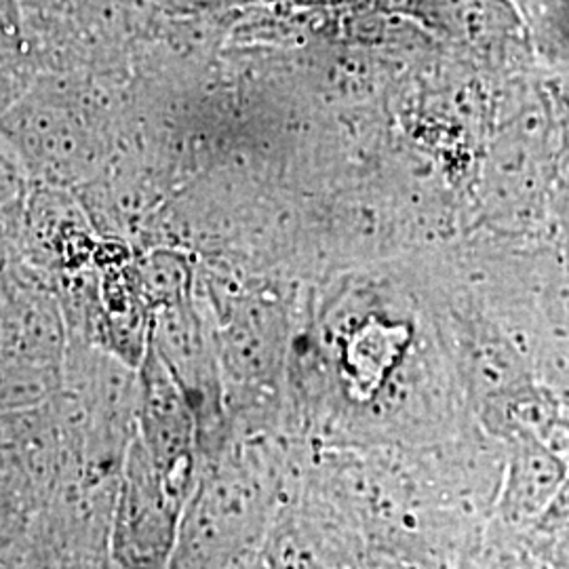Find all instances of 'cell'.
Masks as SVG:
<instances>
[{
    "mask_svg": "<svg viewBox=\"0 0 569 569\" xmlns=\"http://www.w3.org/2000/svg\"><path fill=\"white\" fill-rule=\"evenodd\" d=\"M566 475L557 453L536 439L523 441L515 453L502 500V521L510 533L523 536L540 521L563 486Z\"/></svg>",
    "mask_w": 569,
    "mask_h": 569,
    "instance_id": "obj_4",
    "label": "cell"
},
{
    "mask_svg": "<svg viewBox=\"0 0 569 569\" xmlns=\"http://www.w3.org/2000/svg\"><path fill=\"white\" fill-rule=\"evenodd\" d=\"M114 121L91 82L44 74L0 117V136L37 176L72 182L106 159Z\"/></svg>",
    "mask_w": 569,
    "mask_h": 569,
    "instance_id": "obj_1",
    "label": "cell"
},
{
    "mask_svg": "<svg viewBox=\"0 0 569 569\" xmlns=\"http://www.w3.org/2000/svg\"><path fill=\"white\" fill-rule=\"evenodd\" d=\"M143 449L161 472L167 486L182 496L183 483L176 472L183 467L190 448L192 420L182 397V388L157 355H150L142 373L140 401Z\"/></svg>",
    "mask_w": 569,
    "mask_h": 569,
    "instance_id": "obj_3",
    "label": "cell"
},
{
    "mask_svg": "<svg viewBox=\"0 0 569 569\" xmlns=\"http://www.w3.org/2000/svg\"><path fill=\"white\" fill-rule=\"evenodd\" d=\"M182 496L167 486L142 443L124 468L110 528V561L119 569H167L178 547Z\"/></svg>",
    "mask_w": 569,
    "mask_h": 569,
    "instance_id": "obj_2",
    "label": "cell"
}]
</instances>
